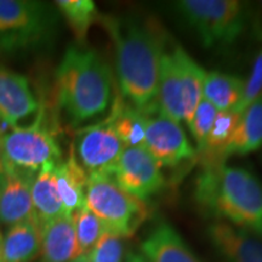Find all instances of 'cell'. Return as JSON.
<instances>
[{"label":"cell","mask_w":262,"mask_h":262,"mask_svg":"<svg viewBox=\"0 0 262 262\" xmlns=\"http://www.w3.org/2000/svg\"><path fill=\"white\" fill-rule=\"evenodd\" d=\"M116 49L122 97L145 114L158 111L157 93L165 34L155 22L137 17L101 16Z\"/></svg>","instance_id":"6da1fadb"},{"label":"cell","mask_w":262,"mask_h":262,"mask_svg":"<svg viewBox=\"0 0 262 262\" xmlns=\"http://www.w3.org/2000/svg\"><path fill=\"white\" fill-rule=\"evenodd\" d=\"M195 199L217 221L262 237V182L249 170L206 164L196 179Z\"/></svg>","instance_id":"7a4b0ae2"},{"label":"cell","mask_w":262,"mask_h":262,"mask_svg":"<svg viewBox=\"0 0 262 262\" xmlns=\"http://www.w3.org/2000/svg\"><path fill=\"white\" fill-rule=\"evenodd\" d=\"M112 72L93 49L71 47L56 71L58 104L73 124L102 114L112 100Z\"/></svg>","instance_id":"3957f363"},{"label":"cell","mask_w":262,"mask_h":262,"mask_svg":"<svg viewBox=\"0 0 262 262\" xmlns=\"http://www.w3.org/2000/svg\"><path fill=\"white\" fill-rule=\"evenodd\" d=\"M85 205L102 221L106 231L130 238L147 221L146 202L129 194L106 173L88 175Z\"/></svg>","instance_id":"277c9868"},{"label":"cell","mask_w":262,"mask_h":262,"mask_svg":"<svg viewBox=\"0 0 262 262\" xmlns=\"http://www.w3.org/2000/svg\"><path fill=\"white\" fill-rule=\"evenodd\" d=\"M175 8L208 49L234 44L247 26L245 5L238 0H181Z\"/></svg>","instance_id":"5b68a950"},{"label":"cell","mask_w":262,"mask_h":262,"mask_svg":"<svg viewBox=\"0 0 262 262\" xmlns=\"http://www.w3.org/2000/svg\"><path fill=\"white\" fill-rule=\"evenodd\" d=\"M42 113L33 125L12 127L0 135L2 162L15 168L38 172L49 163H58L61 149L51 131L42 125Z\"/></svg>","instance_id":"8992f818"},{"label":"cell","mask_w":262,"mask_h":262,"mask_svg":"<svg viewBox=\"0 0 262 262\" xmlns=\"http://www.w3.org/2000/svg\"><path fill=\"white\" fill-rule=\"evenodd\" d=\"M75 158L88 175H111L125 147L117 136L111 117L103 122L86 126L75 137Z\"/></svg>","instance_id":"52a82bcc"},{"label":"cell","mask_w":262,"mask_h":262,"mask_svg":"<svg viewBox=\"0 0 262 262\" xmlns=\"http://www.w3.org/2000/svg\"><path fill=\"white\" fill-rule=\"evenodd\" d=\"M110 176L120 188L146 203L165 187L162 168L145 147L124 149Z\"/></svg>","instance_id":"ba28073f"},{"label":"cell","mask_w":262,"mask_h":262,"mask_svg":"<svg viewBox=\"0 0 262 262\" xmlns=\"http://www.w3.org/2000/svg\"><path fill=\"white\" fill-rule=\"evenodd\" d=\"M145 148L162 166H176L195 157L181 124L165 117L159 111L146 114Z\"/></svg>","instance_id":"9c48e42d"},{"label":"cell","mask_w":262,"mask_h":262,"mask_svg":"<svg viewBox=\"0 0 262 262\" xmlns=\"http://www.w3.org/2000/svg\"><path fill=\"white\" fill-rule=\"evenodd\" d=\"M37 172L3 163L0 186V222L14 226L37 219L32 201V185Z\"/></svg>","instance_id":"30bf717a"},{"label":"cell","mask_w":262,"mask_h":262,"mask_svg":"<svg viewBox=\"0 0 262 262\" xmlns=\"http://www.w3.org/2000/svg\"><path fill=\"white\" fill-rule=\"evenodd\" d=\"M208 237L227 262H262V237L227 222L208 227Z\"/></svg>","instance_id":"8fae6325"},{"label":"cell","mask_w":262,"mask_h":262,"mask_svg":"<svg viewBox=\"0 0 262 262\" xmlns=\"http://www.w3.org/2000/svg\"><path fill=\"white\" fill-rule=\"evenodd\" d=\"M38 110V101L24 75L0 70V119L11 127Z\"/></svg>","instance_id":"7c38bea8"},{"label":"cell","mask_w":262,"mask_h":262,"mask_svg":"<svg viewBox=\"0 0 262 262\" xmlns=\"http://www.w3.org/2000/svg\"><path fill=\"white\" fill-rule=\"evenodd\" d=\"M148 262H201L169 222L160 221L141 243Z\"/></svg>","instance_id":"4fadbf2b"},{"label":"cell","mask_w":262,"mask_h":262,"mask_svg":"<svg viewBox=\"0 0 262 262\" xmlns=\"http://www.w3.org/2000/svg\"><path fill=\"white\" fill-rule=\"evenodd\" d=\"M41 262H71L81 256L72 214L41 225Z\"/></svg>","instance_id":"5bb4252c"},{"label":"cell","mask_w":262,"mask_h":262,"mask_svg":"<svg viewBox=\"0 0 262 262\" xmlns=\"http://www.w3.org/2000/svg\"><path fill=\"white\" fill-rule=\"evenodd\" d=\"M157 104L159 112L165 117L176 123L183 122L181 77L172 50L164 52L160 60Z\"/></svg>","instance_id":"9a60e30c"},{"label":"cell","mask_w":262,"mask_h":262,"mask_svg":"<svg viewBox=\"0 0 262 262\" xmlns=\"http://www.w3.org/2000/svg\"><path fill=\"white\" fill-rule=\"evenodd\" d=\"M55 180L67 214H73L85 206L88 173L78 163L73 148H71L70 157L66 162H58L55 166Z\"/></svg>","instance_id":"2e32d148"},{"label":"cell","mask_w":262,"mask_h":262,"mask_svg":"<svg viewBox=\"0 0 262 262\" xmlns=\"http://www.w3.org/2000/svg\"><path fill=\"white\" fill-rule=\"evenodd\" d=\"M41 224L38 219L11 226L3 238V262H29L40 254Z\"/></svg>","instance_id":"e0dca14e"},{"label":"cell","mask_w":262,"mask_h":262,"mask_svg":"<svg viewBox=\"0 0 262 262\" xmlns=\"http://www.w3.org/2000/svg\"><path fill=\"white\" fill-rule=\"evenodd\" d=\"M44 28V12L38 3L0 0V33L35 35Z\"/></svg>","instance_id":"ac0fdd59"},{"label":"cell","mask_w":262,"mask_h":262,"mask_svg":"<svg viewBox=\"0 0 262 262\" xmlns=\"http://www.w3.org/2000/svg\"><path fill=\"white\" fill-rule=\"evenodd\" d=\"M262 147V95L241 113L238 125L222 158L244 156Z\"/></svg>","instance_id":"d6986e66"},{"label":"cell","mask_w":262,"mask_h":262,"mask_svg":"<svg viewBox=\"0 0 262 262\" xmlns=\"http://www.w3.org/2000/svg\"><path fill=\"white\" fill-rule=\"evenodd\" d=\"M57 163H49L39 170L32 185V201L35 216L40 224L54 220L67 214L64 211L55 180V166Z\"/></svg>","instance_id":"ffe728a7"},{"label":"cell","mask_w":262,"mask_h":262,"mask_svg":"<svg viewBox=\"0 0 262 262\" xmlns=\"http://www.w3.org/2000/svg\"><path fill=\"white\" fill-rule=\"evenodd\" d=\"M172 52L178 62L181 77L183 122L188 125L203 98V85L206 72L179 45L172 49Z\"/></svg>","instance_id":"44dd1931"},{"label":"cell","mask_w":262,"mask_h":262,"mask_svg":"<svg viewBox=\"0 0 262 262\" xmlns=\"http://www.w3.org/2000/svg\"><path fill=\"white\" fill-rule=\"evenodd\" d=\"M117 136L125 148L145 146L146 114L127 103L123 97H117L110 113Z\"/></svg>","instance_id":"7402d4cb"},{"label":"cell","mask_w":262,"mask_h":262,"mask_svg":"<svg viewBox=\"0 0 262 262\" xmlns=\"http://www.w3.org/2000/svg\"><path fill=\"white\" fill-rule=\"evenodd\" d=\"M244 94V81L233 74L222 72L206 73L203 98L217 111H234Z\"/></svg>","instance_id":"603a6c76"},{"label":"cell","mask_w":262,"mask_h":262,"mask_svg":"<svg viewBox=\"0 0 262 262\" xmlns=\"http://www.w3.org/2000/svg\"><path fill=\"white\" fill-rule=\"evenodd\" d=\"M241 114L234 111H219L208 136L203 143L201 152L205 153L208 158L206 164L219 163L222 159L225 149L227 148L229 141L233 136L235 127L238 125Z\"/></svg>","instance_id":"cb8c5ba5"},{"label":"cell","mask_w":262,"mask_h":262,"mask_svg":"<svg viewBox=\"0 0 262 262\" xmlns=\"http://www.w3.org/2000/svg\"><path fill=\"white\" fill-rule=\"evenodd\" d=\"M56 5L79 41L86 38L91 26L101 19L93 0H58Z\"/></svg>","instance_id":"d4e9b609"},{"label":"cell","mask_w":262,"mask_h":262,"mask_svg":"<svg viewBox=\"0 0 262 262\" xmlns=\"http://www.w3.org/2000/svg\"><path fill=\"white\" fill-rule=\"evenodd\" d=\"M75 237L80 255H88L93 250L95 244L104 233L106 227L102 221L86 208V205L74 211L73 214Z\"/></svg>","instance_id":"484cf974"},{"label":"cell","mask_w":262,"mask_h":262,"mask_svg":"<svg viewBox=\"0 0 262 262\" xmlns=\"http://www.w3.org/2000/svg\"><path fill=\"white\" fill-rule=\"evenodd\" d=\"M124 255L123 238L104 231L93 250L88 254L91 262H122Z\"/></svg>","instance_id":"4316f807"},{"label":"cell","mask_w":262,"mask_h":262,"mask_svg":"<svg viewBox=\"0 0 262 262\" xmlns=\"http://www.w3.org/2000/svg\"><path fill=\"white\" fill-rule=\"evenodd\" d=\"M217 112L219 111L209 101H206L205 98H202L201 103L198 104L194 114H193L191 122L188 124V127L191 130L193 139L198 143L199 149L202 148L203 143H204L206 136H208L212 124H214Z\"/></svg>","instance_id":"83f0119b"},{"label":"cell","mask_w":262,"mask_h":262,"mask_svg":"<svg viewBox=\"0 0 262 262\" xmlns=\"http://www.w3.org/2000/svg\"><path fill=\"white\" fill-rule=\"evenodd\" d=\"M262 95V48L258 51L253 64V70L248 80L244 81V94L241 102L235 107L234 112L241 114L249 104L253 103L256 98Z\"/></svg>","instance_id":"f1b7e54d"},{"label":"cell","mask_w":262,"mask_h":262,"mask_svg":"<svg viewBox=\"0 0 262 262\" xmlns=\"http://www.w3.org/2000/svg\"><path fill=\"white\" fill-rule=\"evenodd\" d=\"M126 262H148L142 254L130 253L126 257Z\"/></svg>","instance_id":"f546056e"},{"label":"cell","mask_w":262,"mask_h":262,"mask_svg":"<svg viewBox=\"0 0 262 262\" xmlns=\"http://www.w3.org/2000/svg\"><path fill=\"white\" fill-rule=\"evenodd\" d=\"M71 262H91V261L89 260V257H88V255H81V256L77 257L75 260L71 261Z\"/></svg>","instance_id":"4dcf8cb0"},{"label":"cell","mask_w":262,"mask_h":262,"mask_svg":"<svg viewBox=\"0 0 262 262\" xmlns=\"http://www.w3.org/2000/svg\"><path fill=\"white\" fill-rule=\"evenodd\" d=\"M0 262H3V237L0 234Z\"/></svg>","instance_id":"1f68e13d"},{"label":"cell","mask_w":262,"mask_h":262,"mask_svg":"<svg viewBox=\"0 0 262 262\" xmlns=\"http://www.w3.org/2000/svg\"><path fill=\"white\" fill-rule=\"evenodd\" d=\"M2 178H3V162L0 158V186H2Z\"/></svg>","instance_id":"d6a6232c"},{"label":"cell","mask_w":262,"mask_h":262,"mask_svg":"<svg viewBox=\"0 0 262 262\" xmlns=\"http://www.w3.org/2000/svg\"><path fill=\"white\" fill-rule=\"evenodd\" d=\"M260 9H261V15H262V2L260 3Z\"/></svg>","instance_id":"836d02e7"}]
</instances>
